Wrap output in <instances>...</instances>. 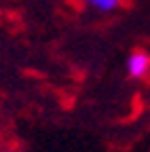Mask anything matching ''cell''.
I'll return each instance as SVG.
<instances>
[{
    "label": "cell",
    "mask_w": 150,
    "mask_h": 152,
    "mask_svg": "<svg viewBox=\"0 0 150 152\" xmlns=\"http://www.w3.org/2000/svg\"><path fill=\"white\" fill-rule=\"evenodd\" d=\"M127 70L133 78H140L150 70V55L144 51H133L131 57L127 59Z\"/></svg>",
    "instance_id": "cell-1"
},
{
    "label": "cell",
    "mask_w": 150,
    "mask_h": 152,
    "mask_svg": "<svg viewBox=\"0 0 150 152\" xmlns=\"http://www.w3.org/2000/svg\"><path fill=\"white\" fill-rule=\"evenodd\" d=\"M87 2H89L91 7H95L97 11H104V13L119 7V0H87Z\"/></svg>",
    "instance_id": "cell-2"
}]
</instances>
